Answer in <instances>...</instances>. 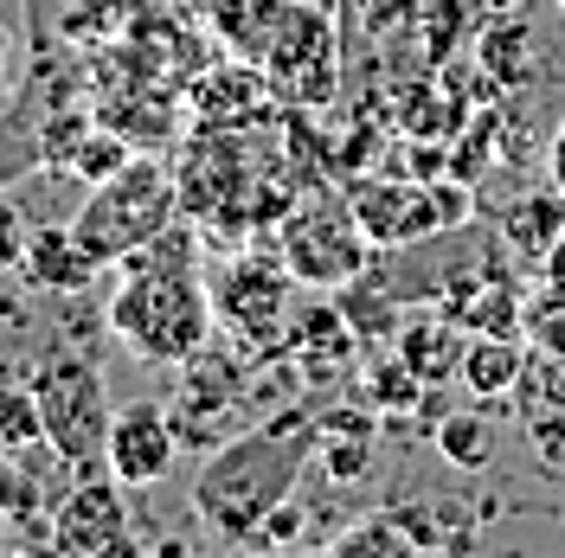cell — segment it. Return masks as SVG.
<instances>
[{
    "mask_svg": "<svg viewBox=\"0 0 565 558\" xmlns=\"http://www.w3.org/2000/svg\"><path fill=\"white\" fill-rule=\"evenodd\" d=\"M212 289L200 282V250L193 238L168 225L161 238L122 257V289L109 302V334L148 366H186L193 353L212 347Z\"/></svg>",
    "mask_w": 565,
    "mask_h": 558,
    "instance_id": "6da1fadb",
    "label": "cell"
},
{
    "mask_svg": "<svg viewBox=\"0 0 565 558\" xmlns=\"http://www.w3.org/2000/svg\"><path fill=\"white\" fill-rule=\"evenodd\" d=\"M321 443V418L316 411H282L225 437L218 450H206L200 475H193V514L218 533V539H238L245 546L257 526L270 521V507H282L296 482L309 475Z\"/></svg>",
    "mask_w": 565,
    "mask_h": 558,
    "instance_id": "7a4b0ae2",
    "label": "cell"
},
{
    "mask_svg": "<svg viewBox=\"0 0 565 558\" xmlns=\"http://www.w3.org/2000/svg\"><path fill=\"white\" fill-rule=\"evenodd\" d=\"M174 212H180V193H174V180H168V168L129 161L122 174H109L104 186H90V200L77 206L71 232H77V245L90 250L97 264H122L129 250H141L148 238H161L174 225Z\"/></svg>",
    "mask_w": 565,
    "mask_h": 558,
    "instance_id": "3957f363",
    "label": "cell"
},
{
    "mask_svg": "<svg viewBox=\"0 0 565 558\" xmlns=\"http://www.w3.org/2000/svg\"><path fill=\"white\" fill-rule=\"evenodd\" d=\"M33 398H39V418H45V443L65 455L71 469H104L109 423H116L104 373L84 353H52L33 373Z\"/></svg>",
    "mask_w": 565,
    "mask_h": 558,
    "instance_id": "277c9868",
    "label": "cell"
},
{
    "mask_svg": "<svg viewBox=\"0 0 565 558\" xmlns=\"http://www.w3.org/2000/svg\"><path fill=\"white\" fill-rule=\"evenodd\" d=\"M277 257L289 264V277L309 289H341L366 270V232L341 193H316L302 206L282 212Z\"/></svg>",
    "mask_w": 565,
    "mask_h": 558,
    "instance_id": "5b68a950",
    "label": "cell"
},
{
    "mask_svg": "<svg viewBox=\"0 0 565 558\" xmlns=\"http://www.w3.org/2000/svg\"><path fill=\"white\" fill-rule=\"evenodd\" d=\"M52 546L77 558L129 546V501H122V482H116L109 462L104 469H77L65 482V494L52 501Z\"/></svg>",
    "mask_w": 565,
    "mask_h": 558,
    "instance_id": "8992f818",
    "label": "cell"
},
{
    "mask_svg": "<svg viewBox=\"0 0 565 558\" xmlns=\"http://www.w3.org/2000/svg\"><path fill=\"white\" fill-rule=\"evenodd\" d=\"M174 455H180V430L168 418V405L154 398H129L116 405V423H109V469L122 489H154L174 475Z\"/></svg>",
    "mask_w": 565,
    "mask_h": 558,
    "instance_id": "52a82bcc",
    "label": "cell"
},
{
    "mask_svg": "<svg viewBox=\"0 0 565 558\" xmlns=\"http://www.w3.org/2000/svg\"><path fill=\"white\" fill-rule=\"evenodd\" d=\"M289 264H270V257H238V264H225L218 282H212V302H218V321L232 328V334H245V341H270V328L282 321L289 309Z\"/></svg>",
    "mask_w": 565,
    "mask_h": 558,
    "instance_id": "ba28073f",
    "label": "cell"
},
{
    "mask_svg": "<svg viewBox=\"0 0 565 558\" xmlns=\"http://www.w3.org/2000/svg\"><path fill=\"white\" fill-rule=\"evenodd\" d=\"M245 405V373L232 366V360H218V353H193L186 360V373H180V391L168 398V418H174L180 443H200V450H218L225 437L212 430V411L218 418H232Z\"/></svg>",
    "mask_w": 565,
    "mask_h": 558,
    "instance_id": "9c48e42d",
    "label": "cell"
},
{
    "mask_svg": "<svg viewBox=\"0 0 565 558\" xmlns=\"http://www.w3.org/2000/svg\"><path fill=\"white\" fill-rule=\"evenodd\" d=\"M360 232L373 238L380 250H398V245H418L430 232H444L437 218V186H392V180H353L348 193Z\"/></svg>",
    "mask_w": 565,
    "mask_h": 558,
    "instance_id": "30bf717a",
    "label": "cell"
},
{
    "mask_svg": "<svg viewBox=\"0 0 565 558\" xmlns=\"http://www.w3.org/2000/svg\"><path fill=\"white\" fill-rule=\"evenodd\" d=\"M20 270H26V282L45 289V296H77V289H90V277H97L104 264L77 245V232H71V225H39Z\"/></svg>",
    "mask_w": 565,
    "mask_h": 558,
    "instance_id": "8fae6325",
    "label": "cell"
},
{
    "mask_svg": "<svg viewBox=\"0 0 565 558\" xmlns=\"http://www.w3.org/2000/svg\"><path fill=\"white\" fill-rule=\"evenodd\" d=\"M321 475L328 482H366L373 475V418L366 411H321Z\"/></svg>",
    "mask_w": 565,
    "mask_h": 558,
    "instance_id": "7c38bea8",
    "label": "cell"
},
{
    "mask_svg": "<svg viewBox=\"0 0 565 558\" xmlns=\"http://www.w3.org/2000/svg\"><path fill=\"white\" fill-rule=\"evenodd\" d=\"M457 373H462V385H469L476 398H501V391H521L527 353L514 347L508 334H476V341H462Z\"/></svg>",
    "mask_w": 565,
    "mask_h": 558,
    "instance_id": "4fadbf2b",
    "label": "cell"
},
{
    "mask_svg": "<svg viewBox=\"0 0 565 558\" xmlns=\"http://www.w3.org/2000/svg\"><path fill=\"white\" fill-rule=\"evenodd\" d=\"M328 552L334 558H418V539H412L405 521L386 507V514H373V521H353L348 533H334Z\"/></svg>",
    "mask_w": 565,
    "mask_h": 558,
    "instance_id": "5bb4252c",
    "label": "cell"
},
{
    "mask_svg": "<svg viewBox=\"0 0 565 558\" xmlns=\"http://www.w3.org/2000/svg\"><path fill=\"white\" fill-rule=\"evenodd\" d=\"M398 360H405L418 379H437L444 366L462 360V341L444 328V321H405V328H398Z\"/></svg>",
    "mask_w": 565,
    "mask_h": 558,
    "instance_id": "9a60e30c",
    "label": "cell"
},
{
    "mask_svg": "<svg viewBox=\"0 0 565 558\" xmlns=\"http://www.w3.org/2000/svg\"><path fill=\"white\" fill-rule=\"evenodd\" d=\"M26 443H45V418H39L33 379L0 385V450H26Z\"/></svg>",
    "mask_w": 565,
    "mask_h": 558,
    "instance_id": "2e32d148",
    "label": "cell"
},
{
    "mask_svg": "<svg viewBox=\"0 0 565 558\" xmlns=\"http://www.w3.org/2000/svg\"><path fill=\"white\" fill-rule=\"evenodd\" d=\"M437 450H444V462H457V469H482V462H489V423L482 418H444L437 423Z\"/></svg>",
    "mask_w": 565,
    "mask_h": 558,
    "instance_id": "e0dca14e",
    "label": "cell"
},
{
    "mask_svg": "<svg viewBox=\"0 0 565 558\" xmlns=\"http://www.w3.org/2000/svg\"><path fill=\"white\" fill-rule=\"evenodd\" d=\"M129 161H136V154H129V141H122V136H116V141H109V136H84V148L71 154V168H77L84 186H104V180L122 174Z\"/></svg>",
    "mask_w": 565,
    "mask_h": 558,
    "instance_id": "ac0fdd59",
    "label": "cell"
},
{
    "mask_svg": "<svg viewBox=\"0 0 565 558\" xmlns=\"http://www.w3.org/2000/svg\"><path fill=\"white\" fill-rule=\"evenodd\" d=\"M366 385H373V405H380V411H398V405H412V398L424 391V379L405 366V360H398V353H392V360H380V366L366 373Z\"/></svg>",
    "mask_w": 565,
    "mask_h": 558,
    "instance_id": "d6986e66",
    "label": "cell"
},
{
    "mask_svg": "<svg viewBox=\"0 0 565 558\" xmlns=\"http://www.w3.org/2000/svg\"><path fill=\"white\" fill-rule=\"evenodd\" d=\"M521 45H527V33H521V26H494V33L482 39V65L494 71V84H521V77H527V65H521Z\"/></svg>",
    "mask_w": 565,
    "mask_h": 558,
    "instance_id": "ffe728a7",
    "label": "cell"
},
{
    "mask_svg": "<svg viewBox=\"0 0 565 558\" xmlns=\"http://www.w3.org/2000/svg\"><path fill=\"white\" fill-rule=\"evenodd\" d=\"M26 245H33V232L20 218V200H7V186H0V277L26 264Z\"/></svg>",
    "mask_w": 565,
    "mask_h": 558,
    "instance_id": "44dd1931",
    "label": "cell"
},
{
    "mask_svg": "<svg viewBox=\"0 0 565 558\" xmlns=\"http://www.w3.org/2000/svg\"><path fill=\"white\" fill-rule=\"evenodd\" d=\"M296 533H302V507H289V501H282V507H270V521L257 526L245 546H289Z\"/></svg>",
    "mask_w": 565,
    "mask_h": 558,
    "instance_id": "7402d4cb",
    "label": "cell"
},
{
    "mask_svg": "<svg viewBox=\"0 0 565 558\" xmlns=\"http://www.w3.org/2000/svg\"><path fill=\"white\" fill-rule=\"evenodd\" d=\"M33 168H45V136H39V141H20L13 154H7V141H0V186H7L13 174H33Z\"/></svg>",
    "mask_w": 565,
    "mask_h": 558,
    "instance_id": "603a6c76",
    "label": "cell"
},
{
    "mask_svg": "<svg viewBox=\"0 0 565 558\" xmlns=\"http://www.w3.org/2000/svg\"><path fill=\"white\" fill-rule=\"evenodd\" d=\"M533 341L546 353H565V289H553V309L533 321Z\"/></svg>",
    "mask_w": 565,
    "mask_h": 558,
    "instance_id": "cb8c5ba5",
    "label": "cell"
},
{
    "mask_svg": "<svg viewBox=\"0 0 565 558\" xmlns=\"http://www.w3.org/2000/svg\"><path fill=\"white\" fill-rule=\"evenodd\" d=\"M546 174H553V186L565 193V122H559V136H553V148H546Z\"/></svg>",
    "mask_w": 565,
    "mask_h": 558,
    "instance_id": "d4e9b609",
    "label": "cell"
},
{
    "mask_svg": "<svg viewBox=\"0 0 565 558\" xmlns=\"http://www.w3.org/2000/svg\"><path fill=\"white\" fill-rule=\"evenodd\" d=\"M559 7H565V0H559Z\"/></svg>",
    "mask_w": 565,
    "mask_h": 558,
    "instance_id": "484cf974",
    "label": "cell"
}]
</instances>
